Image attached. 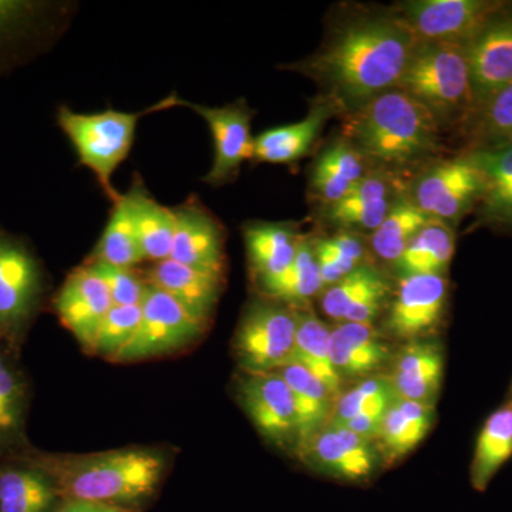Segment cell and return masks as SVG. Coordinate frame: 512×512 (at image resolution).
<instances>
[{
    "instance_id": "e0dca14e",
    "label": "cell",
    "mask_w": 512,
    "mask_h": 512,
    "mask_svg": "<svg viewBox=\"0 0 512 512\" xmlns=\"http://www.w3.org/2000/svg\"><path fill=\"white\" fill-rule=\"evenodd\" d=\"M53 305L64 328L73 333L84 349H89L114 303L103 279L84 264L67 276Z\"/></svg>"
},
{
    "instance_id": "ee69618b",
    "label": "cell",
    "mask_w": 512,
    "mask_h": 512,
    "mask_svg": "<svg viewBox=\"0 0 512 512\" xmlns=\"http://www.w3.org/2000/svg\"><path fill=\"white\" fill-rule=\"evenodd\" d=\"M52 512H136L121 510V508L86 503V501L62 500Z\"/></svg>"
},
{
    "instance_id": "52a82bcc",
    "label": "cell",
    "mask_w": 512,
    "mask_h": 512,
    "mask_svg": "<svg viewBox=\"0 0 512 512\" xmlns=\"http://www.w3.org/2000/svg\"><path fill=\"white\" fill-rule=\"evenodd\" d=\"M140 306L141 318L136 332L111 357V362H141L180 352L197 342L207 328L168 293L148 282Z\"/></svg>"
},
{
    "instance_id": "484cf974",
    "label": "cell",
    "mask_w": 512,
    "mask_h": 512,
    "mask_svg": "<svg viewBox=\"0 0 512 512\" xmlns=\"http://www.w3.org/2000/svg\"><path fill=\"white\" fill-rule=\"evenodd\" d=\"M366 157L345 137L320 153L311 170L309 194L328 208L346 197L367 174Z\"/></svg>"
},
{
    "instance_id": "7c38bea8",
    "label": "cell",
    "mask_w": 512,
    "mask_h": 512,
    "mask_svg": "<svg viewBox=\"0 0 512 512\" xmlns=\"http://www.w3.org/2000/svg\"><path fill=\"white\" fill-rule=\"evenodd\" d=\"M447 301L446 275L400 276L387 311V332L406 343L426 339L443 322Z\"/></svg>"
},
{
    "instance_id": "f546056e",
    "label": "cell",
    "mask_w": 512,
    "mask_h": 512,
    "mask_svg": "<svg viewBox=\"0 0 512 512\" xmlns=\"http://www.w3.org/2000/svg\"><path fill=\"white\" fill-rule=\"evenodd\" d=\"M60 501L53 481L33 464L0 470V512H52Z\"/></svg>"
},
{
    "instance_id": "4dcf8cb0",
    "label": "cell",
    "mask_w": 512,
    "mask_h": 512,
    "mask_svg": "<svg viewBox=\"0 0 512 512\" xmlns=\"http://www.w3.org/2000/svg\"><path fill=\"white\" fill-rule=\"evenodd\" d=\"M456 251L454 228L430 220L414 235L394 268L400 276L446 275Z\"/></svg>"
},
{
    "instance_id": "b9f144b4",
    "label": "cell",
    "mask_w": 512,
    "mask_h": 512,
    "mask_svg": "<svg viewBox=\"0 0 512 512\" xmlns=\"http://www.w3.org/2000/svg\"><path fill=\"white\" fill-rule=\"evenodd\" d=\"M86 265L103 279L114 305H140L146 293L147 281L134 268H121L104 262H86Z\"/></svg>"
},
{
    "instance_id": "30bf717a",
    "label": "cell",
    "mask_w": 512,
    "mask_h": 512,
    "mask_svg": "<svg viewBox=\"0 0 512 512\" xmlns=\"http://www.w3.org/2000/svg\"><path fill=\"white\" fill-rule=\"evenodd\" d=\"M187 107L204 119L214 141V161L202 178L212 187H220L238 177L242 164L252 160L254 137L251 133L254 111L247 101L239 99L224 107H208L178 97L177 107Z\"/></svg>"
},
{
    "instance_id": "8d00e7d4",
    "label": "cell",
    "mask_w": 512,
    "mask_h": 512,
    "mask_svg": "<svg viewBox=\"0 0 512 512\" xmlns=\"http://www.w3.org/2000/svg\"><path fill=\"white\" fill-rule=\"evenodd\" d=\"M466 150L512 144V83L495 93L464 127Z\"/></svg>"
},
{
    "instance_id": "d6a6232c",
    "label": "cell",
    "mask_w": 512,
    "mask_h": 512,
    "mask_svg": "<svg viewBox=\"0 0 512 512\" xmlns=\"http://www.w3.org/2000/svg\"><path fill=\"white\" fill-rule=\"evenodd\" d=\"M512 457V402L508 400L485 420L471 463V484L484 491Z\"/></svg>"
},
{
    "instance_id": "8992f818",
    "label": "cell",
    "mask_w": 512,
    "mask_h": 512,
    "mask_svg": "<svg viewBox=\"0 0 512 512\" xmlns=\"http://www.w3.org/2000/svg\"><path fill=\"white\" fill-rule=\"evenodd\" d=\"M295 335V306L266 298L252 302L239 320L232 340L242 372H278L289 365Z\"/></svg>"
},
{
    "instance_id": "cb8c5ba5",
    "label": "cell",
    "mask_w": 512,
    "mask_h": 512,
    "mask_svg": "<svg viewBox=\"0 0 512 512\" xmlns=\"http://www.w3.org/2000/svg\"><path fill=\"white\" fill-rule=\"evenodd\" d=\"M335 114H338L335 107L320 97L305 119L288 126L269 128L256 136L252 160L268 164L298 163L311 153L326 120Z\"/></svg>"
},
{
    "instance_id": "d4e9b609",
    "label": "cell",
    "mask_w": 512,
    "mask_h": 512,
    "mask_svg": "<svg viewBox=\"0 0 512 512\" xmlns=\"http://www.w3.org/2000/svg\"><path fill=\"white\" fill-rule=\"evenodd\" d=\"M399 197L387 173H369L343 200L326 208V218L345 231L355 229L372 234Z\"/></svg>"
},
{
    "instance_id": "ac0fdd59",
    "label": "cell",
    "mask_w": 512,
    "mask_h": 512,
    "mask_svg": "<svg viewBox=\"0 0 512 512\" xmlns=\"http://www.w3.org/2000/svg\"><path fill=\"white\" fill-rule=\"evenodd\" d=\"M390 286L382 272L363 264L323 289L322 311L335 322L373 325L386 308Z\"/></svg>"
},
{
    "instance_id": "4fadbf2b",
    "label": "cell",
    "mask_w": 512,
    "mask_h": 512,
    "mask_svg": "<svg viewBox=\"0 0 512 512\" xmlns=\"http://www.w3.org/2000/svg\"><path fill=\"white\" fill-rule=\"evenodd\" d=\"M42 295V271L18 238L0 232V336L18 333Z\"/></svg>"
},
{
    "instance_id": "d6986e66",
    "label": "cell",
    "mask_w": 512,
    "mask_h": 512,
    "mask_svg": "<svg viewBox=\"0 0 512 512\" xmlns=\"http://www.w3.org/2000/svg\"><path fill=\"white\" fill-rule=\"evenodd\" d=\"M464 154L484 181L474 225L512 232V144L474 148Z\"/></svg>"
},
{
    "instance_id": "2e32d148",
    "label": "cell",
    "mask_w": 512,
    "mask_h": 512,
    "mask_svg": "<svg viewBox=\"0 0 512 512\" xmlns=\"http://www.w3.org/2000/svg\"><path fill=\"white\" fill-rule=\"evenodd\" d=\"M173 212L175 229L170 259L224 275L225 234L220 221L195 197L173 208Z\"/></svg>"
},
{
    "instance_id": "f6af8a7d",
    "label": "cell",
    "mask_w": 512,
    "mask_h": 512,
    "mask_svg": "<svg viewBox=\"0 0 512 512\" xmlns=\"http://www.w3.org/2000/svg\"><path fill=\"white\" fill-rule=\"evenodd\" d=\"M510 400L512 402V384H511Z\"/></svg>"
},
{
    "instance_id": "6da1fadb",
    "label": "cell",
    "mask_w": 512,
    "mask_h": 512,
    "mask_svg": "<svg viewBox=\"0 0 512 512\" xmlns=\"http://www.w3.org/2000/svg\"><path fill=\"white\" fill-rule=\"evenodd\" d=\"M419 46L396 10L359 13L338 23L318 52L292 69L315 80L325 90L322 99L346 116L396 89Z\"/></svg>"
},
{
    "instance_id": "836d02e7",
    "label": "cell",
    "mask_w": 512,
    "mask_h": 512,
    "mask_svg": "<svg viewBox=\"0 0 512 512\" xmlns=\"http://www.w3.org/2000/svg\"><path fill=\"white\" fill-rule=\"evenodd\" d=\"M262 298L298 306L311 302L325 289L320 278L313 239L305 237L295 259L281 275L258 286Z\"/></svg>"
},
{
    "instance_id": "f1b7e54d",
    "label": "cell",
    "mask_w": 512,
    "mask_h": 512,
    "mask_svg": "<svg viewBox=\"0 0 512 512\" xmlns=\"http://www.w3.org/2000/svg\"><path fill=\"white\" fill-rule=\"evenodd\" d=\"M296 335L291 363L308 369L338 399L343 380L329 356V326L318 318L309 303L295 306Z\"/></svg>"
},
{
    "instance_id": "603a6c76",
    "label": "cell",
    "mask_w": 512,
    "mask_h": 512,
    "mask_svg": "<svg viewBox=\"0 0 512 512\" xmlns=\"http://www.w3.org/2000/svg\"><path fill=\"white\" fill-rule=\"evenodd\" d=\"M303 238L292 222H248L244 227L245 249L256 285L288 269Z\"/></svg>"
},
{
    "instance_id": "ffe728a7",
    "label": "cell",
    "mask_w": 512,
    "mask_h": 512,
    "mask_svg": "<svg viewBox=\"0 0 512 512\" xmlns=\"http://www.w3.org/2000/svg\"><path fill=\"white\" fill-rule=\"evenodd\" d=\"M144 278L184 306L195 319L208 326L224 285V275L201 271L173 259L154 262Z\"/></svg>"
},
{
    "instance_id": "44dd1931",
    "label": "cell",
    "mask_w": 512,
    "mask_h": 512,
    "mask_svg": "<svg viewBox=\"0 0 512 512\" xmlns=\"http://www.w3.org/2000/svg\"><path fill=\"white\" fill-rule=\"evenodd\" d=\"M330 362L340 379H366L392 360V350L373 325L342 322L330 329Z\"/></svg>"
},
{
    "instance_id": "83f0119b",
    "label": "cell",
    "mask_w": 512,
    "mask_h": 512,
    "mask_svg": "<svg viewBox=\"0 0 512 512\" xmlns=\"http://www.w3.org/2000/svg\"><path fill=\"white\" fill-rule=\"evenodd\" d=\"M126 195L146 261L154 264L170 258L175 229L173 208L164 207L151 197L140 180H134Z\"/></svg>"
},
{
    "instance_id": "e575fe53",
    "label": "cell",
    "mask_w": 512,
    "mask_h": 512,
    "mask_svg": "<svg viewBox=\"0 0 512 512\" xmlns=\"http://www.w3.org/2000/svg\"><path fill=\"white\" fill-rule=\"evenodd\" d=\"M146 261L138 242L130 202L126 194L113 202L109 221L86 262H104L121 268H136Z\"/></svg>"
},
{
    "instance_id": "7bdbcfd3",
    "label": "cell",
    "mask_w": 512,
    "mask_h": 512,
    "mask_svg": "<svg viewBox=\"0 0 512 512\" xmlns=\"http://www.w3.org/2000/svg\"><path fill=\"white\" fill-rule=\"evenodd\" d=\"M40 6L30 2L0 0V45L15 39L37 19Z\"/></svg>"
},
{
    "instance_id": "60d3db41",
    "label": "cell",
    "mask_w": 512,
    "mask_h": 512,
    "mask_svg": "<svg viewBox=\"0 0 512 512\" xmlns=\"http://www.w3.org/2000/svg\"><path fill=\"white\" fill-rule=\"evenodd\" d=\"M140 305H114L101 322L87 350L92 355L106 357L109 360L116 355L136 332L141 318Z\"/></svg>"
},
{
    "instance_id": "7a4b0ae2",
    "label": "cell",
    "mask_w": 512,
    "mask_h": 512,
    "mask_svg": "<svg viewBox=\"0 0 512 512\" xmlns=\"http://www.w3.org/2000/svg\"><path fill=\"white\" fill-rule=\"evenodd\" d=\"M28 463L55 484L62 500L141 512L156 497L168 458L153 447H124L87 454H36Z\"/></svg>"
},
{
    "instance_id": "1f68e13d",
    "label": "cell",
    "mask_w": 512,
    "mask_h": 512,
    "mask_svg": "<svg viewBox=\"0 0 512 512\" xmlns=\"http://www.w3.org/2000/svg\"><path fill=\"white\" fill-rule=\"evenodd\" d=\"M278 372L289 384L295 396L299 423L298 443H296V450H298L305 441L311 439L313 434L318 433L329 423L336 397L318 377L301 365L289 363Z\"/></svg>"
},
{
    "instance_id": "3957f363",
    "label": "cell",
    "mask_w": 512,
    "mask_h": 512,
    "mask_svg": "<svg viewBox=\"0 0 512 512\" xmlns=\"http://www.w3.org/2000/svg\"><path fill=\"white\" fill-rule=\"evenodd\" d=\"M443 128L426 107L392 89L346 114L343 137L366 157L387 168H406L439 156Z\"/></svg>"
},
{
    "instance_id": "277c9868",
    "label": "cell",
    "mask_w": 512,
    "mask_h": 512,
    "mask_svg": "<svg viewBox=\"0 0 512 512\" xmlns=\"http://www.w3.org/2000/svg\"><path fill=\"white\" fill-rule=\"evenodd\" d=\"M397 89L433 114L440 127L467 126L474 113L466 47L420 43Z\"/></svg>"
},
{
    "instance_id": "4316f807",
    "label": "cell",
    "mask_w": 512,
    "mask_h": 512,
    "mask_svg": "<svg viewBox=\"0 0 512 512\" xmlns=\"http://www.w3.org/2000/svg\"><path fill=\"white\" fill-rule=\"evenodd\" d=\"M434 406L400 399L387 410L375 446L383 463L393 464L412 453L433 427Z\"/></svg>"
},
{
    "instance_id": "9c48e42d",
    "label": "cell",
    "mask_w": 512,
    "mask_h": 512,
    "mask_svg": "<svg viewBox=\"0 0 512 512\" xmlns=\"http://www.w3.org/2000/svg\"><path fill=\"white\" fill-rule=\"evenodd\" d=\"M504 6L494 0H416L394 10L420 43L466 46Z\"/></svg>"
},
{
    "instance_id": "ba28073f",
    "label": "cell",
    "mask_w": 512,
    "mask_h": 512,
    "mask_svg": "<svg viewBox=\"0 0 512 512\" xmlns=\"http://www.w3.org/2000/svg\"><path fill=\"white\" fill-rule=\"evenodd\" d=\"M483 190L480 171L463 153L427 168L414 184L410 200L430 220L454 228L468 212L476 210Z\"/></svg>"
},
{
    "instance_id": "7402d4cb",
    "label": "cell",
    "mask_w": 512,
    "mask_h": 512,
    "mask_svg": "<svg viewBox=\"0 0 512 512\" xmlns=\"http://www.w3.org/2000/svg\"><path fill=\"white\" fill-rule=\"evenodd\" d=\"M389 380L400 399L434 406L444 376L443 350L437 343H407L393 357Z\"/></svg>"
},
{
    "instance_id": "8fae6325",
    "label": "cell",
    "mask_w": 512,
    "mask_h": 512,
    "mask_svg": "<svg viewBox=\"0 0 512 512\" xmlns=\"http://www.w3.org/2000/svg\"><path fill=\"white\" fill-rule=\"evenodd\" d=\"M238 399L262 437L278 447H296L299 423L295 396L281 373L242 372Z\"/></svg>"
},
{
    "instance_id": "5b68a950",
    "label": "cell",
    "mask_w": 512,
    "mask_h": 512,
    "mask_svg": "<svg viewBox=\"0 0 512 512\" xmlns=\"http://www.w3.org/2000/svg\"><path fill=\"white\" fill-rule=\"evenodd\" d=\"M177 101L178 97L173 94L138 113L106 110L84 114L64 106L57 110V124L72 143L79 163L96 175L101 190L111 202H116L121 194L114 188L113 175L130 154L138 121L154 111L177 107Z\"/></svg>"
},
{
    "instance_id": "d590c367",
    "label": "cell",
    "mask_w": 512,
    "mask_h": 512,
    "mask_svg": "<svg viewBox=\"0 0 512 512\" xmlns=\"http://www.w3.org/2000/svg\"><path fill=\"white\" fill-rule=\"evenodd\" d=\"M429 221L410 198L400 195L380 227L370 234V248L382 261L394 265L414 235Z\"/></svg>"
},
{
    "instance_id": "5bb4252c",
    "label": "cell",
    "mask_w": 512,
    "mask_h": 512,
    "mask_svg": "<svg viewBox=\"0 0 512 512\" xmlns=\"http://www.w3.org/2000/svg\"><path fill=\"white\" fill-rule=\"evenodd\" d=\"M464 47L476 113L512 83V6L505 3Z\"/></svg>"
},
{
    "instance_id": "9a60e30c",
    "label": "cell",
    "mask_w": 512,
    "mask_h": 512,
    "mask_svg": "<svg viewBox=\"0 0 512 512\" xmlns=\"http://www.w3.org/2000/svg\"><path fill=\"white\" fill-rule=\"evenodd\" d=\"M296 451L311 466L346 481H365L379 464L373 441L330 421Z\"/></svg>"
},
{
    "instance_id": "ab89813d",
    "label": "cell",
    "mask_w": 512,
    "mask_h": 512,
    "mask_svg": "<svg viewBox=\"0 0 512 512\" xmlns=\"http://www.w3.org/2000/svg\"><path fill=\"white\" fill-rule=\"evenodd\" d=\"M26 410V387L8 356L0 353V447L18 439Z\"/></svg>"
},
{
    "instance_id": "74e56055",
    "label": "cell",
    "mask_w": 512,
    "mask_h": 512,
    "mask_svg": "<svg viewBox=\"0 0 512 512\" xmlns=\"http://www.w3.org/2000/svg\"><path fill=\"white\" fill-rule=\"evenodd\" d=\"M397 397L389 377H366L348 392L339 394L330 421L343 423L355 417H384Z\"/></svg>"
},
{
    "instance_id": "f35d334b",
    "label": "cell",
    "mask_w": 512,
    "mask_h": 512,
    "mask_svg": "<svg viewBox=\"0 0 512 512\" xmlns=\"http://www.w3.org/2000/svg\"><path fill=\"white\" fill-rule=\"evenodd\" d=\"M320 278L323 286L336 284L360 265L365 264V245L362 239L350 232H340L333 237L313 239Z\"/></svg>"
}]
</instances>
